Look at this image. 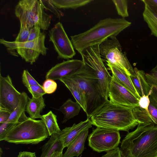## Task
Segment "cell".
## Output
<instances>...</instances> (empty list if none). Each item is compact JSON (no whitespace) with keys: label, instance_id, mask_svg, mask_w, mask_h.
Returning a JSON list of instances; mask_svg holds the SVG:
<instances>
[{"label":"cell","instance_id":"6da1fadb","mask_svg":"<svg viewBox=\"0 0 157 157\" xmlns=\"http://www.w3.org/2000/svg\"><path fill=\"white\" fill-rule=\"evenodd\" d=\"M132 108L106 100L90 116L92 124L97 127L128 132L138 124Z\"/></svg>","mask_w":157,"mask_h":157},{"label":"cell","instance_id":"7a4b0ae2","mask_svg":"<svg viewBox=\"0 0 157 157\" xmlns=\"http://www.w3.org/2000/svg\"><path fill=\"white\" fill-rule=\"evenodd\" d=\"M120 149L125 157H157V124H139L122 140Z\"/></svg>","mask_w":157,"mask_h":157},{"label":"cell","instance_id":"3957f363","mask_svg":"<svg viewBox=\"0 0 157 157\" xmlns=\"http://www.w3.org/2000/svg\"><path fill=\"white\" fill-rule=\"evenodd\" d=\"M131 23L124 18H107L101 20L85 32L71 36L74 48L79 53L90 46L99 44L107 38L116 37Z\"/></svg>","mask_w":157,"mask_h":157},{"label":"cell","instance_id":"277c9868","mask_svg":"<svg viewBox=\"0 0 157 157\" xmlns=\"http://www.w3.org/2000/svg\"><path fill=\"white\" fill-rule=\"evenodd\" d=\"M49 136L42 120L20 118L5 135L3 140L16 144H36Z\"/></svg>","mask_w":157,"mask_h":157},{"label":"cell","instance_id":"5b68a950","mask_svg":"<svg viewBox=\"0 0 157 157\" xmlns=\"http://www.w3.org/2000/svg\"><path fill=\"white\" fill-rule=\"evenodd\" d=\"M64 77L76 83L85 93L87 101L86 113L87 118L106 101L99 92L94 71L84 64L76 72Z\"/></svg>","mask_w":157,"mask_h":157},{"label":"cell","instance_id":"8992f818","mask_svg":"<svg viewBox=\"0 0 157 157\" xmlns=\"http://www.w3.org/2000/svg\"><path fill=\"white\" fill-rule=\"evenodd\" d=\"M43 6L37 0L19 1L15 8V14L20 23H24L30 29L38 26L47 30L50 26L51 17L45 13Z\"/></svg>","mask_w":157,"mask_h":157},{"label":"cell","instance_id":"52a82bcc","mask_svg":"<svg viewBox=\"0 0 157 157\" xmlns=\"http://www.w3.org/2000/svg\"><path fill=\"white\" fill-rule=\"evenodd\" d=\"M99 44L89 47L79 53L84 65L94 71L98 81V87L102 97L108 100L109 87L112 79L100 55Z\"/></svg>","mask_w":157,"mask_h":157},{"label":"cell","instance_id":"ba28073f","mask_svg":"<svg viewBox=\"0 0 157 157\" xmlns=\"http://www.w3.org/2000/svg\"><path fill=\"white\" fill-rule=\"evenodd\" d=\"M121 47L116 37L107 38L99 44L100 55L105 61L123 70L128 75H135L134 69L125 52H122Z\"/></svg>","mask_w":157,"mask_h":157},{"label":"cell","instance_id":"9c48e42d","mask_svg":"<svg viewBox=\"0 0 157 157\" xmlns=\"http://www.w3.org/2000/svg\"><path fill=\"white\" fill-rule=\"evenodd\" d=\"M119 131L97 127L89 136V146L98 152L107 151L118 147L120 143Z\"/></svg>","mask_w":157,"mask_h":157},{"label":"cell","instance_id":"30bf717a","mask_svg":"<svg viewBox=\"0 0 157 157\" xmlns=\"http://www.w3.org/2000/svg\"><path fill=\"white\" fill-rule=\"evenodd\" d=\"M49 41L53 44L58 54V59H69L76 54L71 40L68 38L62 24L57 23L49 31Z\"/></svg>","mask_w":157,"mask_h":157},{"label":"cell","instance_id":"8fae6325","mask_svg":"<svg viewBox=\"0 0 157 157\" xmlns=\"http://www.w3.org/2000/svg\"><path fill=\"white\" fill-rule=\"evenodd\" d=\"M21 93L13 86L9 75L4 77L0 74V109L11 113L18 105Z\"/></svg>","mask_w":157,"mask_h":157},{"label":"cell","instance_id":"7c38bea8","mask_svg":"<svg viewBox=\"0 0 157 157\" xmlns=\"http://www.w3.org/2000/svg\"><path fill=\"white\" fill-rule=\"evenodd\" d=\"M108 96L109 100L116 104L131 108L139 106V99L112 76L109 87Z\"/></svg>","mask_w":157,"mask_h":157},{"label":"cell","instance_id":"4fadbf2b","mask_svg":"<svg viewBox=\"0 0 157 157\" xmlns=\"http://www.w3.org/2000/svg\"><path fill=\"white\" fill-rule=\"evenodd\" d=\"M84 65L82 60L77 59H68L56 64L46 73V79L59 80L66 76L73 74L80 69Z\"/></svg>","mask_w":157,"mask_h":157},{"label":"cell","instance_id":"5bb4252c","mask_svg":"<svg viewBox=\"0 0 157 157\" xmlns=\"http://www.w3.org/2000/svg\"><path fill=\"white\" fill-rule=\"evenodd\" d=\"M45 33L41 32L38 38L32 41L18 42L7 41L2 38L0 40V43L6 47L10 52L19 48L31 49L39 52L43 56H45L48 49L45 45Z\"/></svg>","mask_w":157,"mask_h":157},{"label":"cell","instance_id":"9a60e30c","mask_svg":"<svg viewBox=\"0 0 157 157\" xmlns=\"http://www.w3.org/2000/svg\"><path fill=\"white\" fill-rule=\"evenodd\" d=\"M89 118L77 124L74 123L71 127H67L58 133L59 138L63 142L64 148L67 147L71 142L82 131L92 127Z\"/></svg>","mask_w":157,"mask_h":157},{"label":"cell","instance_id":"2e32d148","mask_svg":"<svg viewBox=\"0 0 157 157\" xmlns=\"http://www.w3.org/2000/svg\"><path fill=\"white\" fill-rule=\"evenodd\" d=\"M108 69L112 73V75L120 84L133 93L139 99L140 96L135 89L131 79L130 76L124 71L105 61Z\"/></svg>","mask_w":157,"mask_h":157},{"label":"cell","instance_id":"e0dca14e","mask_svg":"<svg viewBox=\"0 0 157 157\" xmlns=\"http://www.w3.org/2000/svg\"><path fill=\"white\" fill-rule=\"evenodd\" d=\"M89 128L81 132L67 147L63 157H78L82 153L85 143L88 135Z\"/></svg>","mask_w":157,"mask_h":157},{"label":"cell","instance_id":"ac0fdd59","mask_svg":"<svg viewBox=\"0 0 157 157\" xmlns=\"http://www.w3.org/2000/svg\"><path fill=\"white\" fill-rule=\"evenodd\" d=\"M135 75L130 76L131 79L136 90L140 97L150 95L151 86L147 82L145 77L146 73L136 67L134 68Z\"/></svg>","mask_w":157,"mask_h":157},{"label":"cell","instance_id":"d6986e66","mask_svg":"<svg viewBox=\"0 0 157 157\" xmlns=\"http://www.w3.org/2000/svg\"><path fill=\"white\" fill-rule=\"evenodd\" d=\"M59 80L63 82L70 91L76 101L79 104L81 108L86 113L87 101L85 94L83 91L76 83L65 77L60 78Z\"/></svg>","mask_w":157,"mask_h":157},{"label":"cell","instance_id":"ffe728a7","mask_svg":"<svg viewBox=\"0 0 157 157\" xmlns=\"http://www.w3.org/2000/svg\"><path fill=\"white\" fill-rule=\"evenodd\" d=\"M64 148L63 142L58 138V133L53 134L42 146L40 157H46L56 152L62 153Z\"/></svg>","mask_w":157,"mask_h":157},{"label":"cell","instance_id":"44dd1931","mask_svg":"<svg viewBox=\"0 0 157 157\" xmlns=\"http://www.w3.org/2000/svg\"><path fill=\"white\" fill-rule=\"evenodd\" d=\"M45 106L44 99L43 97L38 98H29L25 111L31 118L35 120L36 118L41 119L40 113Z\"/></svg>","mask_w":157,"mask_h":157},{"label":"cell","instance_id":"7402d4cb","mask_svg":"<svg viewBox=\"0 0 157 157\" xmlns=\"http://www.w3.org/2000/svg\"><path fill=\"white\" fill-rule=\"evenodd\" d=\"M81 107L77 102L73 101L70 98L67 99L57 110L62 112L64 117L62 123L66 122L70 119L77 115Z\"/></svg>","mask_w":157,"mask_h":157},{"label":"cell","instance_id":"603a6c76","mask_svg":"<svg viewBox=\"0 0 157 157\" xmlns=\"http://www.w3.org/2000/svg\"><path fill=\"white\" fill-rule=\"evenodd\" d=\"M144 4L143 16L151 31V35L157 37V14L147 5Z\"/></svg>","mask_w":157,"mask_h":157},{"label":"cell","instance_id":"cb8c5ba5","mask_svg":"<svg viewBox=\"0 0 157 157\" xmlns=\"http://www.w3.org/2000/svg\"><path fill=\"white\" fill-rule=\"evenodd\" d=\"M44 122L48 132L49 136L61 131L57 123V116L52 111L42 115L41 119Z\"/></svg>","mask_w":157,"mask_h":157},{"label":"cell","instance_id":"d4e9b609","mask_svg":"<svg viewBox=\"0 0 157 157\" xmlns=\"http://www.w3.org/2000/svg\"><path fill=\"white\" fill-rule=\"evenodd\" d=\"M28 98V95L25 92L21 93L19 103L15 109L11 113L7 122L15 124L18 122L20 117L25 112Z\"/></svg>","mask_w":157,"mask_h":157},{"label":"cell","instance_id":"484cf974","mask_svg":"<svg viewBox=\"0 0 157 157\" xmlns=\"http://www.w3.org/2000/svg\"><path fill=\"white\" fill-rule=\"evenodd\" d=\"M132 112L139 124H157L156 121L151 115L148 110L138 106L132 108Z\"/></svg>","mask_w":157,"mask_h":157},{"label":"cell","instance_id":"4316f807","mask_svg":"<svg viewBox=\"0 0 157 157\" xmlns=\"http://www.w3.org/2000/svg\"><path fill=\"white\" fill-rule=\"evenodd\" d=\"M53 5L58 9H75L85 6L91 2V0H51Z\"/></svg>","mask_w":157,"mask_h":157},{"label":"cell","instance_id":"83f0119b","mask_svg":"<svg viewBox=\"0 0 157 157\" xmlns=\"http://www.w3.org/2000/svg\"><path fill=\"white\" fill-rule=\"evenodd\" d=\"M16 50L21 57L31 64L36 62L40 54L39 52L31 49L19 48Z\"/></svg>","mask_w":157,"mask_h":157},{"label":"cell","instance_id":"f1b7e54d","mask_svg":"<svg viewBox=\"0 0 157 157\" xmlns=\"http://www.w3.org/2000/svg\"><path fill=\"white\" fill-rule=\"evenodd\" d=\"M118 14L123 18L129 16L128 11V1L126 0H113Z\"/></svg>","mask_w":157,"mask_h":157},{"label":"cell","instance_id":"f546056e","mask_svg":"<svg viewBox=\"0 0 157 157\" xmlns=\"http://www.w3.org/2000/svg\"><path fill=\"white\" fill-rule=\"evenodd\" d=\"M39 1L44 9L50 10L57 17L60 18L63 16V12L53 5L51 0H40Z\"/></svg>","mask_w":157,"mask_h":157},{"label":"cell","instance_id":"4dcf8cb0","mask_svg":"<svg viewBox=\"0 0 157 157\" xmlns=\"http://www.w3.org/2000/svg\"><path fill=\"white\" fill-rule=\"evenodd\" d=\"M20 29L15 41L18 42H24L27 41L29 34V29L26 24L20 23Z\"/></svg>","mask_w":157,"mask_h":157},{"label":"cell","instance_id":"1f68e13d","mask_svg":"<svg viewBox=\"0 0 157 157\" xmlns=\"http://www.w3.org/2000/svg\"><path fill=\"white\" fill-rule=\"evenodd\" d=\"M22 80L23 85L27 89L32 86L40 85L27 70L23 71L22 76Z\"/></svg>","mask_w":157,"mask_h":157},{"label":"cell","instance_id":"d6a6232c","mask_svg":"<svg viewBox=\"0 0 157 157\" xmlns=\"http://www.w3.org/2000/svg\"><path fill=\"white\" fill-rule=\"evenodd\" d=\"M42 86L46 94H50L53 93L56 90L57 84L54 80L46 79L44 82Z\"/></svg>","mask_w":157,"mask_h":157},{"label":"cell","instance_id":"836d02e7","mask_svg":"<svg viewBox=\"0 0 157 157\" xmlns=\"http://www.w3.org/2000/svg\"><path fill=\"white\" fill-rule=\"evenodd\" d=\"M27 89L32 97L35 98H38L46 94L42 86L40 85L32 86Z\"/></svg>","mask_w":157,"mask_h":157},{"label":"cell","instance_id":"e575fe53","mask_svg":"<svg viewBox=\"0 0 157 157\" xmlns=\"http://www.w3.org/2000/svg\"><path fill=\"white\" fill-rule=\"evenodd\" d=\"M14 124L9 123L7 121L0 123V141L3 140L5 135Z\"/></svg>","mask_w":157,"mask_h":157},{"label":"cell","instance_id":"d590c367","mask_svg":"<svg viewBox=\"0 0 157 157\" xmlns=\"http://www.w3.org/2000/svg\"><path fill=\"white\" fill-rule=\"evenodd\" d=\"M40 29V28L37 25L35 26L30 29L29 34L27 41H32L38 38L41 33Z\"/></svg>","mask_w":157,"mask_h":157},{"label":"cell","instance_id":"8d00e7d4","mask_svg":"<svg viewBox=\"0 0 157 157\" xmlns=\"http://www.w3.org/2000/svg\"><path fill=\"white\" fill-rule=\"evenodd\" d=\"M150 98V103L148 108V110L157 123V103Z\"/></svg>","mask_w":157,"mask_h":157},{"label":"cell","instance_id":"74e56055","mask_svg":"<svg viewBox=\"0 0 157 157\" xmlns=\"http://www.w3.org/2000/svg\"><path fill=\"white\" fill-rule=\"evenodd\" d=\"M101 157H125L121 149L117 147L115 149L106 152Z\"/></svg>","mask_w":157,"mask_h":157},{"label":"cell","instance_id":"f35d334b","mask_svg":"<svg viewBox=\"0 0 157 157\" xmlns=\"http://www.w3.org/2000/svg\"><path fill=\"white\" fill-rule=\"evenodd\" d=\"M149 95H144L139 99V106L142 108L148 110V108L150 103Z\"/></svg>","mask_w":157,"mask_h":157},{"label":"cell","instance_id":"ab89813d","mask_svg":"<svg viewBox=\"0 0 157 157\" xmlns=\"http://www.w3.org/2000/svg\"><path fill=\"white\" fill-rule=\"evenodd\" d=\"M11 114L7 111L0 109V123L7 121Z\"/></svg>","mask_w":157,"mask_h":157},{"label":"cell","instance_id":"60d3db41","mask_svg":"<svg viewBox=\"0 0 157 157\" xmlns=\"http://www.w3.org/2000/svg\"><path fill=\"white\" fill-rule=\"evenodd\" d=\"M141 1L157 14V0H142Z\"/></svg>","mask_w":157,"mask_h":157},{"label":"cell","instance_id":"b9f144b4","mask_svg":"<svg viewBox=\"0 0 157 157\" xmlns=\"http://www.w3.org/2000/svg\"><path fill=\"white\" fill-rule=\"evenodd\" d=\"M151 92L149 98L157 103V86H151Z\"/></svg>","mask_w":157,"mask_h":157},{"label":"cell","instance_id":"7bdbcfd3","mask_svg":"<svg viewBox=\"0 0 157 157\" xmlns=\"http://www.w3.org/2000/svg\"><path fill=\"white\" fill-rule=\"evenodd\" d=\"M17 157H37L35 153L23 151L19 152Z\"/></svg>","mask_w":157,"mask_h":157},{"label":"cell","instance_id":"ee69618b","mask_svg":"<svg viewBox=\"0 0 157 157\" xmlns=\"http://www.w3.org/2000/svg\"><path fill=\"white\" fill-rule=\"evenodd\" d=\"M149 74L153 78L157 80V64L151 70Z\"/></svg>","mask_w":157,"mask_h":157},{"label":"cell","instance_id":"f6af8a7d","mask_svg":"<svg viewBox=\"0 0 157 157\" xmlns=\"http://www.w3.org/2000/svg\"><path fill=\"white\" fill-rule=\"evenodd\" d=\"M46 157H63V154L61 152H56Z\"/></svg>","mask_w":157,"mask_h":157},{"label":"cell","instance_id":"bcb514c9","mask_svg":"<svg viewBox=\"0 0 157 157\" xmlns=\"http://www.w3.org/2000/svg\"><path fill=\"white\" fill-rule=\"evenodd\" d=\"M3 151L1 147L0 148V157H2V154Z\"/></svg>","mask_w":157,"mask_h":157}]
</instances>
